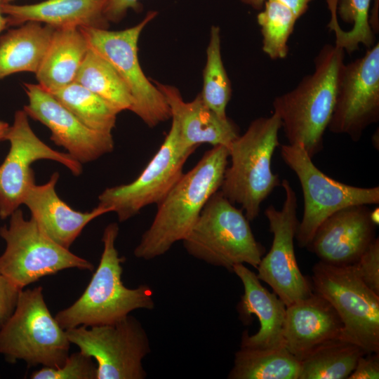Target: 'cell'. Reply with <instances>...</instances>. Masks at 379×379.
<instances>
[{
  "label": "cell",
  "instance_id": "obj_32",
  "mask_svg": "<svg viewBox=\"0 0 379 379\" xmlns=\"http://www.w3.org/2000/svg\"><path fill=\"white\" fill-rule=\"evenodd\" d=\"M90 355L79 351L69 354L63 364L32 373V379H97L98 366Z\"/></svg>",
  "mask_w": 379,
  "mask_h": 379
},
{
  "label": "cell",
  "instance_id": "obj_19",
  "mask_svg": "<svg viewBox=\"0 0 379 379\" xmlns=\"http://www.w3.org/2000/svg\"><path fill=\"white\" fill-rule=\"evenodd\" d=\"M153 83L164 95L185 147L197 149L208 143L228 148L240 135L238 126L228 117L222 119L216 114L204 103L200 93L192 101L185 102L176 87L156 81Z\"/></svg>",
  "mask_w": 379,
  "mask_h": 379
},
{
  "label": "cell",
  "instance_id": "obj_29",
  "mask_svg": "<svg viewBox=\"0 0 379 379\" xmlns=\"http://www.w3.org/2000/svg\"><path fill=\"white\" fill-rule=\"evenodd\" d=\"M331 11V20L328 27L335 33V45L351 54L359 48V44L367 48L374 45V32L369 22V9L371 0H341L339 14L341 18L352 23L349 31H344L337 20L338 0H326Z\"/></svg>",
  "mask_w": 379,
  "mask_h": 379
},
{
  "label": "cell",
  "instance_id": "obj_34",
  "mask_svg": "<svg viewBox=\"0 0 379 379\" xmlns=\"http://www.w3.org/2000/svg\"><path fill=\"white\" fill-rule=\"evenodd\" d=\"M21 290L0 274V328L13 313Z\"/></svg>",
  "mask_w": 379,
  "mask_h": 379
},
{
  "label": "cell",
  "instance_id": "obj_10",
  "mask_svg": "<svg viewBox=\"0 0 379 379\" xmlns=\"http://www.w3.org/2000/svg\"><path fill=\"white\" fill-rule=\"evenodd\" d=\"M280 154L302 191L304 210L295 234L300 248L307 246L318 227L335 211L352 205L379 204L378 186L360 187L333 179L314 164L300 145H282Z\"/></svg>",
  "mask_w": 379,
  "mask_h": 379
},
{
  "label": "cell",
  "instance_id": "obj_1",
  "mask_svg": "<svg viewBox=\"0 0 379 379\" xmlns=\"http://www.w3.org/2000/svg\"><path fill=\"white\" fill-rule=\"evenodd\" d=\"M228 158L227 147L213 146L182 174L157 205L151 225L134 250L137 258L149 260L159 257L188 235L208 200L220 190Z\"/></svg>",
  "mask_w": 379,
  "mask_h": 379
},
{
  "label": "cell",
  "instance_id": "obj_14",
  "mask_svg": "<svg viewBox=\"0 0 379 379\" xmlns=\"http://www.w3.org/2000/svg\"><path fill=\"white\" fill-rule=\"evenodd\" d=\"M5 140L10 142V149L0 165L1 219L10 217L23 204L28 189L35 183L32 165L37 160L58 162L76 176L82 173V164L67 152L53 149L34 133L23 109L15 112Z\"/></svg>",
  "mask_w": 379,
  "mask_h": 379
},
{
  "label": "cell",
  "instance_id": "obj_16",
  "mask_svg": "<svg viewBox=\"0 0 379 379\" xmlns=\"http://www.w3.org/2000/svg\"><path fill=\"white\" fill-rule=\"evenodd\" d=\"M23 86L28 97L23 110L45 125L51 140L74 159L81 164L93 161L114 149L112 133L87 127L39 84L23 83Z\"/></svg>",
  "mask_w": 379,
  "mask_h": 379
},
{
  "label": "cell",
  "instance_id": "obj_23",
  "mask_svg": "<svg viewBox=\"0 0 379 379\" xmlns=\"http://www.w3.org/2000/svg\"><path fill=\"white\" fill-rule=\"evenodd\" d=\"M88 49L79 28L55 29L35 74L38 84L51 92L74 82Z\"/></svg>",
  "mask_w": 379,
  "mask_h": 379
},
{
  "label": "cell",
  "instance_id": "obj_6",
  "mask_svg": "<svg viewBox=\"0 0 379 379\" xmlns=\"http://www.w3.org/2000/svg\"><path fill=\"white\" fill-rule=\"evenodd\" d=\"M70 344L46 304L43 288L22 289L13 313L0 328V354L12 364L58 367L68 357Z\"/></svg>",
  "mask_w": 379,
  "mask_h": 379
},
{
  "label": "cell",
  "instance_id": "obj_36",
  "mask_svg": "<svg viewBox=\"0 0 379 379\" xmlns=\"http://www.w3.org/2000/svg\"><path fill=\"white\" fill-rule=\"evenodd\" d=\"M140 0H109L104 10V15L109 22H119L128 10H141Z\"/></svg>",
  "mask_w": 379,
  "mask_h": 379
},
{
  "label": "cell",
  "instance_id": "obj_26",
  "mask_svg": "<svg viewBox=\"0 0 379 379\" xmlns=\"http://www.w3.org/2000/svg\"><path fill=\"white\" fill-rule=\"evenodd\" d=\"M75 82L98 95L119 113L133 105L131 92L113 65L93 49H89L77 72Z\"/></svg>",
  "mask_w": 379,
  "mask_h": 379
},
{
  "label": "cell",
  "instance_id": "obj_3",
  "mask_svg": "<svg viewBox=\"0 0 379 379\" xmlns=\"http://www.w3.org/2000/svg\"><path fill=\"white\" fill-rule=\"evenodd\" d=\"M119 230L116 222L106 226L100 263L88 286L77 300L55 315L63 329L112 324L133 310L154 307L153 291L149 286L130 288L123 284L121 263L124 258L119 257L115 246Z\"/></svg>",
  "mask_w": 379,
  "mask_h": 379
},
{
  "label": "cell",
  "instance_id": "obj_25",
  "mask_svg": "<svg viewBox=\"0 0 379 379\" xmlns=\"http://www.w3.org/2000/svg\"><path fill=\"white\" fill-rule=\"evenodd\" d=\"M300 361L285 346L241 347L234 354L230 379H298Z\"/></svg>",
  "mask_w": 379,
  "mask_h": 379
},
{
  "label": "cell",
  "instance_id": "obj_38",
  "mask_svg": "<svg viewBox=\"0 0 379 379\" xmlns=\"http://www.w3.org/2000/svg\"><path fill=\"white\" fill-rule=\"evenodd\" d=\"M244 4L251 6L255 9H261L265 0H240Z\"/></svg>",
  "mask_w": 379,
  "mask_h": 379
},
{
  "label": "cell",
  "instance_id": "obj_5",
  "mask_svg": "<svg viewBox=\"0 0 379 379\" xmlns=\"http://www.w3.org/2000/svg\"><path fill=\"white\" fill-rule=\"evenodd\" d=\"M182 241L192 257L230 272L238 264L257 268L265 253L243 210L235 207L220 190L208 200Z\"/></svg>",
  "mask_w": 379,
  "mask_h": 379
},
{
  "label": "cell",
  "instance_id": "obj_27",
  "mask_svg": "<svg viewBox=\"0 0 379 379\" xmlns=\"http://www.w3.org/2000/svg\"><path fill=\"white\" fill-rule=\"evenodd\" d=\"M366 354L357 345L343 339L326 343L300 361L298 379H345L358 359Z\"/></svg>",
  "mask_w": 379,
  "mask_h": 379
},
{
  "label": "cell",
  "instance_id": "obj_17",
  "mask_svg": "<svg viewBox=\"0 0 379 379\" xmlns=\"http://www.w3.org/2000/svg\"><path fill=\"white\" fill-rule=\"evenodd\" d=\"M376 225L368 205L349 206L325 219L306 248L325 263L352 265L376 238Z\"/></svg>",
  "mask_w": 379,
  "mask_h": 379
},
{
  "label": "cell",
  "instance_id": "obj_18",
  "mask_svg": "<svg viewBox=\"0 0 379 379\" xmlns=\"http://www.w3.org/2000/svg\"><path fill=\"white\" fill-rule=\"evenodd\" d=\"M343 324L333 307L315 293L286 307L285 347L300 361L329 341L342 339Z\"/></svg>",
  "mask_w": 379,
  "mask_h": 379
},
{
  "label": "cell",
  "instance_id": "obj_31",
  "mask_svg": "<svg viewBox=\"0 0 379 379\" xmlns=\"http://www.w3.org/2000/svg\"><path fill=\"white\" fill-rule=\"evenodd\" d=\"M257 16L261 27L263 52L272 60L284 59L288 53V41L298 18L284 4L265 0Z\"/></svg>",
  "mask_w": 379,
  "mask_h": 379
},
{
  "label": "cell",
  "instance_id": "obj_2",
  "mask_svg": "<svg viewBox=\"0 0 379 379\" xmlns=\"http://www.w3.org/2000/svg\"><path fill=\"white\" fill-rule=\"evenodd\" d=\"M345 53L335 44H326L314 58V72L272 102L273 112L281 121L288 144L300 145L312 159L324 147Z\"/></svg>",
  "mask_w": 379,
  "mask_h": 379
},
{
  "label": "cell",
  "instance_id": "obj_41",
  "mask_svg": "<svg viewBox=\"0 0 379 379\" xmlns=\"http://www.w3.org/2000/svg\"><path fill=\"white\" fill-rule=\"evenodd\" d=\"M371 218L373 221L376 224L378 225V208L371 210Z\"/></svg>",
  "mask_w": 379,
  "mask_h": 379
},
{
  "label": "cell",
  "instance_id": "obj_13",
  "mask_svg": "<svg viewBox=\"0 0 379 379\" xmlns=\"http://www.w3.org/2000/svg\"><path fill=\"white\" fill-rule=\"evenodd\" d=\"M281 185L285 192L282 208L270 205L265 211L273 240L270 251L262 256L257 267V277L267 284L285 304H291L310 296L311 280L300 272L295 255L294 239L299 221L295 192L286 179Z\"/></svg>",
  "mask_w": 379,
  "mask_h": 379
},
{
  "label": "cell",
  "instance_id": "obj_9",
  "mask_svg": "<svg viewBox=\"0 0 379 379\" xmlns=\"http://www.w3.org/2000/svg\"><path fill=\"white\" fill-rule=\"evenodd\" d=\"M157 15V11H149L138 24L122 30L79 28L89 47L113 65L128 86L133 98L130 111L149 128L171 118L164 95L144 74L138 55L140 35Z\"/></svg>",
  "mask_w": 379,
  "mask_h": 379
},
{
  "label": "cell",
  "instance_id": "obj_39",
  "mask_svg": "<svg viewBox=\"0 0 379 379\" xmlns=\"http://www.w3.org/2000/svg\"><path fill=\"white\" fill-rule=\"evenodd\" d=\"M9 126L6 122L0 120V141L5 140Z\"/></svg>",
  "mask_w": 379,
  "mask_h": 379
},
{
  "label": "cell",
  "instance_id": "obj_22",
  "mask_svg": "<svg viewBox=\"0 0 379 379\" xmlns=\"http://www.w3.org/2000/svg\"><path fill=\"white\" fill-rule=\"evenodd\" d=\"M109 0H46L33 4H1L8 26L33 21L55 29L93 27L107 29L104 15Z\"/></svg>",
  "mask_w": 379,
  "mask_h": 379
},
{
  "label": "cell",
  "instance_id": "obj_21",
  "mask_svg": "<svg viewBox=\"0 0 379 379\" xmlns=\"http://www.w3.org/2000/svg\"><path fill=\"white\" fill-rule=\"evenodd\" d=\"M59 176V173L55 172L45 184L32 185L25 194L23 204L48 237L69 249L91 221L112 210L99 205L88 212L74 210L55 191Z\"/></svg>",
  "mask_w": 379,
  "mask_h": 379
},
{
  "label": "cell",
  "instance_id": "obj_37",
  "mask_svg": "<svg viewBox=\"0 0 379 379\" xmlns=\"http://www.w3.org/2000/svg\"><path fill=\"white\" fill-rule=\"evenodd\" d=\"M288 7L299 18L308 8L312 0H275Z\"/></svg>",
  "mask_w": 379,
  "mask_h": 379
},
{
  "label": "cell",
  "instance_id": "obj_4",
  "mask_svg": "<svg viewBox=\"0 0 379 379\" xmlns=\"http://www.w3.org/2000/svg\"><path fill=\"white\" fill-rule=\"evenodd\" d=\"M282 126L279 117H259L251 122L228 147L231 159L220 188L232 204H239L249 221L255 220L260 205L281 181L272 171V158L280 145L278 134Z\"/></svg>",
  "mask_w": 379,
  "mask_h": 379
},
{
  "label": "cell",
  "instance_id": "obj_20",
  "mask_svg": "<svg viewBox=\"0 0 379 379\" xmlns=\"http://www.w3.org/2000/svg\"><path fill=\"white\" fill-rule=\"evenodd\" d=\"M232 272L241 281L244 292L237 309L244 324L255 315L260 322L258 331L250 335L244 331L241 347L249 348H273L284 346L283 331L286 306L273 292L265 288L257 274L244 264L235 265Z\"/></svg>",
  "mask_w": 379,
  "mask_h": 379
},
{
  "label": "cell",
  "instance_id": "obj_15",
  "mask_svg": "<svg viewBox=\"0 0 379 379\" xmlns=\"http://www.w3.org/2000/svg\"><path fill=\"white\" fill-rule=\"evenodd\" d=\"M379 120V44L338 73L333 112L328 128L359 141L363 132Z\"/></svg>",
  "mask_w": 379,
  "mask_h": 379
},
{
  "label": "cell",
  "instance_id": "obj_7",
  "mask_svg": "<svg viewBox=\"0 0 379 379\" xmlns=\"http://www.w3.org/2000/svg\"><path fill=\"white\" fill-rule=\"evenodd\" d=\"M0 227L6 248L0 255V274L21 289L40 278L69 268L93 271V265L48 237L33 218L18 208Z\"/></svg>",
  "mask_w": 379,
  "mask_h": 379
},
{
  "label": "cell",
  "instance_id": "obj_8",
  "mask_svg": "<svg viewBox=\"0 0 379 379\" xmlns=\"http://www.w3.org/2000/svg\"><path fill=\"white\" fill-rule=\"evenodd\" d=\"M313 291L335 310L343 324L342 339L366 354L379 353V295L360 279L353 265L319 261L312 268Z\"/></svg>",
  "mask_w": 379,
  "mask_h": 379
},
{
  "label": "cell",
  "instance_id": "obj_12",
  "mask_svg": "<svg viewBox=\"0 0 379 379\" xmlns=\"http://www.w3.org/2000/svg\"><path fill=\"white\" fill-rule=\"evenodd\" d=\"M195 149L182 144L172 121L164 142L139 176L130 183L106 188L98 196V205L116 213L119 222L148 205H158L181 178L184 164Z\"/></svg>",
  "mask_w": 379,
  "mask_h": 379
},
{
  "label": "cell",
  "instance_id": "obj_28",
  "mask_svg": "<svg viewBox=\"0 0 379 379\" xmlns=\"http://www.w3.org/2000/svg\"><path fill=\"white\" fill-rule=\"evenodd\" d=\"M49 93L87 127L112 133L119 112L96 94L75 81Z\"/></svg>",
  "mask_w": 379,
  "mask_h": 379
},
{
  "label": "cell",
  "instance_id": "obj_42",
  "mask_svg": "<svg viewBox=\"0 0 379 379\" xmlns=\"http://www.w3.org/2000/svg\"><path fill=\"white\" fill-rule=\"evenodd\" d=\"M1 4H9L15 0H0Z\"/></svg>",
  "mask_w": 379,
  "mask_h": 379
},
{
  "label": "cell",
  "instance_id": "obj_11",
  "mask_svg": "<svg viewBox=\"0 0 379 379\" xmlns=\"http://www.w3.org/2000/svg\"><path fill=\"white\" fill-rule=\"evenodd\" d=\"M70 343L97 362V379H144L142 359L150 352L148 335L135 317L112 324L65 330Z\"/></svg>",
  "mask_w": 379,
  "mask_h": 379
},
{
  "label": "cell",
  "instance_id": "obj_40",
  "mask_svg": "<svg viewBox=\"0 0 379 379\" xmlns=\"http://www.w3.org/2000/svg\"><path fill=\"white\" fill-rule=\"evenodd\" d=\"M1 3L0 1V33L8 27L7 18L4 15L1 11Z\"/></svg>",
  "mask_w": 379,
  "mask_h": 379
},
{
  "label": "cell",
  "instance_id": "obj_30",
  "mask_svg": "<svg viewBox=\"0 0 379 379\" xmlns=\"http://www.w3.org/2000/svg\"><path fill=\"white\" fill-rule=\"evenodd\" d=\"M220 30L213 25L206 49L203 89L200 93L204 103L222 119L227 118L226 107L231 98V82L221 56Z\"/></svg>",
  "mask_w": 379,
  "mask_h": 379
},
{
  "label": "cell",
  "instance_id": "obj_33",
  "mask_svg": "<svg viewBox=\"0 0 379 379\" xmlns=\"http://www.w3.org/2000/svg\"><path fill=\"white\" fill-rule=\"evenodd\" d=\"M362 281L379 295V239L376 237L359 259L352 264Z\"/></svg>",
  "mask_w": 379,
  "mask_h": 379
},
{
  "label": "cell",
  "instance_id": "obj_35",
  "mask_svg": "<svg viewBox=\"0 0 379 379\" xmlns=\"http://www.w3.org/2000/svg\"><path fill=\"white\" fill-rule=\"evenodd\" d=\"M379 353H370L361 356L348 379H378Z\"/></svg>",
  "mask_w": 379,
  "mask_h": 379
},
{
  "label": "cell",
  "instance_id": "obj_24",
  "mask_svg": "<svg viewBox=\"0 0 379 379\" xmlns=\"http://www.w3.org/2000/svg\"><path fill=\"white\" fill-rule=\"evenodd\" d=\"M55 28L29 21L0 36V79L12 74L37 72Z\"/></svg>",
  "mask_w": 379,
  "mask_h": 379
}]
</instances>
